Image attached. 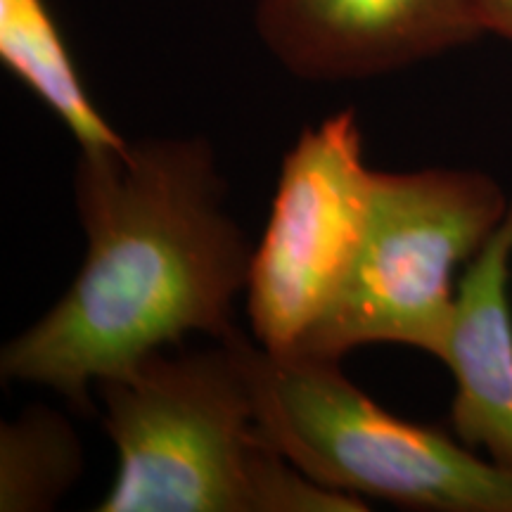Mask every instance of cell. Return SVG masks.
I'll return each mask as SVG.
<instances>
[{"label": "cell", "instance_id": "10", "mask_svg": "<svg viewBox=\"0 0 512 512\" xmlns=\"http://www.w3.org/2000/svg\"><path fill=\"white\" fill-rule=\"evenodd\" d=\"M479 15L486 34L512 43V0H479Z\"/></svg>", "mask_w": 512, "mask_h": 512}, {"label": "cell", "instance_id": "1", "mask_svg": "<svg viewBox=\"0 0 512 512\" xmlns=\"http://www.w3.org/2000/svg\"><path fill=\"white\" fill-rule=\"evenodd\" d=\"M86 252L72 285L0 351V375L95 411V384L202 332L223 339L254 245L228 209L207 138H145L81 152L74 176Z\"/></svg>", "mask_w": 512, "mask_h": 512}, {"label": "cell", "instance_id": "6", "mask_svg": "<svg viewBox=\"0 0 512 512\" xmlns=\"http://www.w3.org/2000/svg\"><path fill=\"white\" fill-rule=\"evenodd\" d=\"M259 41L309 83L366 81L482 38L479 0H256Z\"/></svg>", "mask_w": 512, "mask_h": 512}, {"label": "cell", "instance_id": "3", "mask_svg": "<svg viewBox=\"0 0 512 512\" xmlns=\"http://www.w3.org/2000/svg\"><path fill=\"white\" fill-rule=\"evenodd\" d=\"M256 413L275 446L328 489L427 512H512V472L453 432L399 418L316 356L254 342Z\"/></svg>", "mask_w": 512, "mask_h": 512}, {"label": "cell", "instance_id": "9", "mask_svg": "<svg viewBox=\"0 0 512 512\" xmlns=\"http://www.w3.org/2000/svg\"><path fill=\"white\" fill-rule=\"evenodd\" d=\"M79 434L46 406L0 427V512H46L67 496L83 472Z\"/></svg>", "mask_w": 512, "mask_h": 512}, {"label": "cell", "instance_id": "4", "mask_svg": "<svg viewBox=\"0 0 512 512\" xmlns=\"http://www.w3.org/2000/svg\"><path fill=\"white\" fill-rule=\"evenodd\" d=\"M510 197L477 169L375 171L373 211L356 264L297 354L342 361L368 344H399L439 358L458 268L496 233Z\"/></svg>", "mask_w": 512, "mask_h": 512}, {"label": "cell", "instance_id": "2", "mask_svg": "<svg viewBox=\"0 0 512 512\" xmlns=\"http://www.w3.org/2000/svg\"><path fill=\"white\" fill-rule=\"evenodd\" d=\"M152 351L95 384L117 451L98 512H366L363 498L304 475L256 413L254 339Z\"/></svg>", "mask_w": 512, "mask_h": 512}, {"label": "cell", "instance_id": "5", "mask_svg": "<svg viewBox=\"0 0 512 512\" xmlns=\"http://www.w3.org/2000/svg\"><path fill=\"white\" fill-rule=\"evenodd\" d=\"M354 107L302 128L283 157L247 285L252 337L266 354H297L347 283L373 211Z\"/></svg>", "mask_w": 512, "mask_h": 512}, {"label": "cell", "instance_id": "7", "mask_svg": "<svg viewBox=\"0 0 512 512\" xmlns=\"http://www.w3.org/2000/svg\"><path fill=\"white\" fill-rule=\"evenodd\" d=\"M512 197L505 219L458 280L439 361L451 370L448 425L491 463L512 472Z\"/></svg>", "mask_w": 512, "mask_h": 512}, {"label": "cell", "instance_id": "8", "mask_svg": "<svg viewBox=\"0 0 512 512\" xmlns=\"http://www.w3.org/2000/svg\"><path fill=\"white\" fill-rule=\"evenodd\" d=\"M0 60L62 121L81 152L128 145L88 95L46 0H0Z\"/></svg>", "mask_w": 512, "mask_h": 512}]
</instances>
